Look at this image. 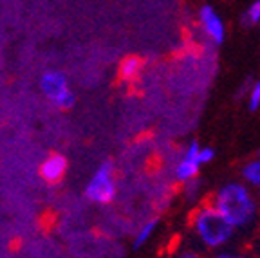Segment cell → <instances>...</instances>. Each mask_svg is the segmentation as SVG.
I'll return each instance as SVG.
<instances>
[{"label":"cell","instance_id":"cell-8","mask_svg":"<svg viewBox=\"0 0 260 258\" xmlns=\"http://www.w3.org/2000/svg\"><path fill=\"white\" fill-rule=\"evenodd\" d=\"M159 230V218L157 217H152L148 218V220H145L141 224V226L136 230L134 237H132V249H141V247H145L146 244L150 242L152 238L155 237V233H157Z\"/></svg>","mask_w":260,"mask_h":258},{"label":"cell","instance_id":"cell-5","mask_svg":"<svg viewBox=\"0 0 260 258\" xmlns=\"http://www.w3.org/2000/svg\"><path fill=\"white\" fill-rule=\"evenodd\" d=\"M40 90L47 101H51L56 109L60 110H69L74 107L76 103V94L71 89V83L67 80L61 71H56V69H49L45 73H42L40 76Z\"/></svg>","mask_w":260,"mask_h":258},{"label":"cell","instance_id":"cell-7","mask_svg":"<svg viewBox=\"0 0 260 258\" xmlns=\"http://www.w3.org/2000/svg\"><path fill=\"white\" fill-rule=\"evenodd\" d=\"M67 166H69V163H67L65 155H61V153H51V155H47V157L42 161L38 174H40V177L44 179L45 182L56 184V182H60L61 179L65 177Z\"/></svg>","mask_w":260,"mask_h":258},{"label":"cell","instance_id":"cell-11","mask_svg":"<svg viewBox=\"0 0 260 258\" xmlns=\"http://www.w3.org/2000/svg\"><path fill=\"white\" fill-rule=\"evenodd\" d=\"M183 186V197L184 201L188 202V204L191 206H199L203 204V197H204V186H203V181H201V177H195L191 179V181L184 182Z\"/></svg>","mask_w":260,"mask_h":258},{"label":"cell","instance_id":"cell-2","mask_svg":"<svg viewBox=\"0 0 260 258\" xmlns=\"http://www.w3.org/2000/svg\"><path fill=\"white\" fill-rule=\"evenodd\" d=\"M190 233L197 247L206 253H217L230 247L237 230L208 201L195 206V210L191 211Z\"/></svg>","mask_w":260,"mask_h":258},{"label":"cell","instance_id":"cell-9","mask_svg":"<svg viewBox=\"0 0 260 258\" xmlns=\"http://www.w3.org/2000/svg\"><path fill=\"white\" fill-rule=\"evenodd\" d=\"M143 71V60L139 56H125L119 61L118 76L123 83H134Z\"/></svg>","mask_w":260,"mask_h":258},{"label":"cell","instance_id":"cell-1","mask_svg":"<svg viewBox=\"0 0 260 258\" xmlns=\"http://www.w3.org/2000/svg\"><path fill=\"white\" fill-rule=\"evenodd\" d=\"M210 202L237 231L249 230L258 218L255 191L242 181H228L220 184L211 194Z\"/></svg>","mask_w":260,"mask_h":258},{"label":"cell","instance_id":"cell-3","mask_svg":"<svg viewBox=\"0 0 260 258\" xmlns=\"http://www.w3.org/2000/svg\"><path fill=\"white\" fill-rule=\"evenodd\" d=\"M215 159V148L208 145H199L197 141H190L179 150L175 159L172 161L170 174L177 184L199 177L203 166L210 165Z\"/></svg>","mask_w":260,"mask_h":258},{"label":"cell","instance_id":"cell-15","mask_svg":"<svg viewBox=\"0 0 260 258\" xmlns=\"http://www.w3.org/2000/svg\"><path fill=\"white\" fill-rule=\"evenodd\" d=\"M211 258H249L248 254L240 253V251H235V249H220L217 251V253H213V256Z\"/></svg>","mask_w":260,"mask_h":258},{"label":"cell","instance_id":"cell-13","mask_svg":"<svg viewBox=\"0 0 260 258\" xmlns=\"http://www.w3.org/2000/svg\"><path fill=\"white\" fill-rule=\"evenodd\" d=\"M170 258H210L206 254V251H203L201 247H197L195 244H183V246L175 247V251L172 253Z\"/></svg>","mask_w":260,"mask_h":258},{"label":"cell","instance_id":"cell-12","mask_svg":"<svg viewBox=\"0 0 260 258\" xmlns=\"http://www.w3.org/2000/svg\"><path fill=\"white\" fill-rule=\"evenodd\" d=\"M244 103L249 112H258L260 110V80H253L249 85L248 94L244 98Z\"/></svg>","mask_w":260,"mask_h":258},{"label":"cell","instance_id":"cell-4","mask_svg":"<svg viewBox=\"0 0 260 258\" xmlns=\"http://www.w3.org/2000/svg\"><path fill=\"white\" fill-rule=\"evenodd\" d=\"M85 199L96 206H107L114 202L118 195V181H116V166L110 159L98 165L90 179L85 184Z\"/></svg>","mask_w":260,"mask_h":258},{"label":"cell","instance_id":"cell-6","mask_svg":"<svg viewBox=\"0 0 260 258\" xmlns=\"http://www.w3.org/2000/svg\"><path fill=\"white\" fill-rule=\"evenodd\" d=\"M199 25L203 35L213 45L224 44V40H226V25H224L222 16L217 13L215 8L206 4L199 9Z\"/></svg>","mask_w":260,"mask_h":258},{"label":"cell","instance_id":"cell-10","mask_svg":"<svg viewBox=\"0 0 260 258\" xmlns=\"http://www.w3.org/2000/svg\"><path fill=\"white\" fill-rule=\"evenodd\" d=\"M240 181L249 186L253 191H260V155L249 159L240 168Z\"/></svg>","mask_w":260,"mask_h":258},{"label":"cell","instance_id":"cell-14","mask_svg":"<svg viewBox=\"0 0 260 258\" xmlns=\"http://www.w3.org/2000/svg\"><path fill=\"white\" fill-rule=\"evenodd\" d=\"M242 22L246 27H255L260 25V0H255L248 6V9L244 11Z\"/></svg>","mask_w":260,"mask_h":258},{"label":"cell","instance_id":"cell-16","mask_svg":"<svg viewBox=\"0 0 260 258\" xmlns=\"http://www.w3.org/2000/svg\"><path fill=\"white\" fill-rule=\"evenodd\" d=\"M253 78H246V80L240 83L239 90H237V100L239 101H244V98H246V94H248V89H249V85H251Z\"/></svg>","mask_w":260,"mask_h":258},{"label":"cell","instance_id":"cell-17","mask_svg":"<svg viewBox=\"0 0 260 258\" xmlns=\"http://www.w3.org/2000/svg\"><path fill=\"white\" fill-rule=\"evenodd\" d=\"M258 155H260V153H258Z\"/></svg>","mask_w":260,"mask_h":258}]
</instances>
